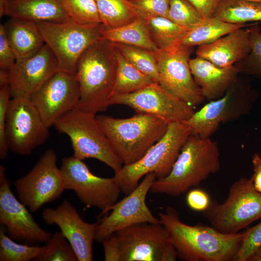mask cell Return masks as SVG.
I'll list each match as a JSON object with an SVG mask.
<instances>
[{
	"label": "cell",
	"mask_w": 261,
	"mask_h": 261,
	"mask_svg": "<svg viewBox=\"0 0 261 261\" xmlns=\"http://www.w3.org/2000/svg\"><path fill=\"white\" fill-rule=\"evenodd\" d=\"M159 216L177 258L184 261H233L245 234V231L225 234L212 226L201 223L187 224L171 206H168Z\"/></svg>",
	"instance_id": "1"
},
{
	"label": "cell",
	"mask_w": 261,
	"mask_h": 261,
	"mask_svg": "<svg viewBox=\"0 0 261 261\" xmlns=\"http://www.w3.org/2000/svg\"><path fill=\"white\" fill-rule=\"evenodd\" d=\"M117 70L114 44L102 38L89 46L77 62L80 96L75 108L96 115L111 105Z\"/></svg>",
	"instance_id": "2"
},
{
	"label": "cell",
	"mask_w": 261,
	"mask_h": 261,
	"mask_svg": "<svg viewBox=\"0 0 261 261\" xmlns=\"http://www.w3.org/2000/svg\"><path fill=\"white\" fill-rule=\"evenodd\" d=\"M220 168L218 143L210 137L191 134L168 175L156 179L150 192L177 197L199 186Z\"/></svg>",
	"instance_id": "3"
},
{
	"label": "cell",
	"mask_w": 261,
	"mask_h": 261,
	"mask_svg": "<svg viewBox=\"0 0 261 261\" xmlns=\"http://www.w3.org/2000/svg\"><path fill=\"white\" fill-rule=\"evenodd\" d=\"M97 121L112 148L123 165L141 159L165 134L169 123L146 114L115 118L96 116Z\"/></svg>",
	"instance_id": "4"
},
{
	"label": "cell",
	"mask_w": 261,
	"mask_h": 261,
	"mask_svg": "<svg viewBox=\"0 0 261 261\" xmlns=\"http://www.w3.org/2000/svg\"><path fill=\"white\" fill-rule=\"evenodd\" d=\"M191 134L189 128L184 122L169 123L163 137L141 159L132 164L123 165L115 173L114 177L121 192L129 194L149 173H154L157 179L168 175Z\"/></svg>",
	"instance_id": "5"
},
{
	"label": "cell",
	"mask_w": 261,
	"mask_h": 261,
	"mask_svg": "<svg viewBox=\"0 0 261 261\" xmlns=\"http://www.w3.org/2000/svg\"><path fill=\"white\" fill-rule=\"evenodd\" d=\"M71 142L73 156L81 160L95 159L105 163L115 173L123 163L112 148L100 126L96 115L74 108L60 117L54 125Z\"/></svg>",
	"instance_id": "6"
},
{
	"label": "cell",
	"mask_w": 261,
	"mask_h": 261,
	"mask_svg": "<svg viewBox=\"0 0 261 261\" xmlns=\"http://www.w3.org/2000/svg\"><path fill=\"white\" fill-rule=\"evenodd\" d=\"M107 239L115 248L116 261H175L178 258L168 232L160 223L133 224Z\"/></svg>",
	"instance_id": "7"
},
{
	"label": "cell",
	"mask_w": 261,
	"mask_h": 261,
	"mask_svg": "<svg viewBox=\"0 0 261 261\" xmlns=\"http://www.w3.org/2000/svg\"><path fill=\"white\" fill-rule=\"evenodd\" d=\"M203 212L211 225L219 232L237 233L261 218V193L254 188L252 176L243 177L231 186L223 203L211 201Z\"/></svg>",
	"instance_id": "8"
},
{
	"label": "cell",
	"mask_w": 261,
	"mask_h": 261,
	"mask_svg": "<svg viewBox=\"0 0 261 261\" xmlns=\"http://www.w3.org/2000/svg\"><path fill=\"white\" fill-rule=\"evenodd\" d=\"M258 96L248 80L239 79L222 96L210 101L183 122L189 128L191 134L210 137L221 124L247 115Z\"/></svg>",
	"instance_id": "9"
},
{
	"label": "cell",
	"mask_w": 261,
	"mask_h": 261,
	"mask_svg": "<svg viewBox=\"0 0 261 261\" xmlns=\"http://www.w3.org/2000/svg\"><path fill=\"white\" fill-rule=\"evenodd\" d=\"M45 44L58 62L59 70L75 74L78 60L91 44L102 38V24L83 25L70 17L62 22H36Z\"/></svg>",
	"instance_id": "10"
},
{
	"label": "cell",
	"mask_w": 261,
	"mask_h": 261,
	"mask_svg": "<svg viewBox=\"0 0 261 261\" xmlns=\"http://www.w3.org/2000/svg\"><path fill=\"white\" fill-rule=\"evenodd\" d=\"M60 170L65 189L73 190L86 207L98 208L101 215L117 202L121 191L114 177L94 175L83 160L63 158Z\"/></svg>",
	"instance_id": "11"
},
{
	"label": "cell",
	"mask_w": 261,
	"mask_h": 261,
	"mask_svg": "<svg viewBox=\"0 0 261 261\" xmlns=\"http://www.w3.org/2000/svg\"><path fill=\"white\" fill-rule=\"evenodd\" d=\"M57 160L55 152L47 149L30 171L14 183L20 201L33 213L59 198L65 189Z\"/></svg>",
	"instance_id": "12"
},
{
	"label": "cell",
	"mask_w": 261,
	"mask_h": 261,
	"mask_svg": "<svg viewBox=\"0 0 261 261\" xmlns=\"http://www.w3.org/2000/svg\"><path fill=\"white\" fill-rule=\"evenodd\" d=\"M50 136L30 99L12 98L5 122V137L9 149L14 153L29 155L44 144Z\"/></svg>",
	"instance_id": "13"
},
{
	"label": "cell",
	"mask_w": 261,
	"mask_h": 261,
	"mask_svg": "<svg viewBox=\"0 0 261 261\" xmlns=\"http://www.w3.org/2000/svg\"><path fill=\"white\" fill-rule=\"evenodd\" d=\"M193 47L176 44L156 53L159 84L193 108L205 99L195 81L189 66Z\"/></svg>",
	"instance_id": "14"
},
{
	"label": "cell",
	"mask_w": 261,
	"mask_h": 261,
	"mask_svg": "<svg viewBox=\"0 0 261 261\" xmlns=\"http://www.w3.org/2000/svg\"><path fill=\"white\" fill-rule=\"evenodd\" d=\"M110 104L129 106L137 113L151 116L169 124L185 121L194 112L192 107L156 82L130 93L114 96Z\"/></svg>",
	"instance_id": "15"
},
{
	"label": "cell",
	"mask_w": 261,
	"mask_h": 261,
	"mask_svg": "<svg viewBox=\"0 0 261 261\" xmlns=\"http://www.w3.org/2000/svg\"><path fill=\"white\" fill-rule=\"evenodd\" d=\"M156 179L154 173L147 174L134 189L110 207V214L98 223L95 241L102 243L115 232L137 223H160L145 202L147 193Z\"/></svg>",
	"instance_id": "16"
},
{
	"label": "cell",
	"mask_w": 261,
	"mask_h": 261,
	"mask_svg": "<svg viewBox=\"0 0 261 261\" xmlns=\"http://www.w3.org/2000/svg\"><path fill=\"white\" fill-rule=\"evenodd\" d=\"M0 223L11 239L29 245L46 243L52 235L39 226L26 206L14 196L2 165L0 166Z\"/></svg>",
	"instance_id": "17"
},
{
	"label": "cell",
	"mask_w": 261,
	"mask_h": 261,
	"mask_svg": "<svg viewBox=\"0 0 261 261\" xmlns=\"http://www.w3.org/2000/svg\"><path fill=\"white\" fill-rule=\"evenodd\" d=\"M75 74L58 70L30 97L44 124L50 128L75 108L80 99Z\"/></svg>",
	"instance_id": "18"
},
{
	"label": "cell",
	"mask_w": 261,
	"mask_h": 261,
	"mask_svg": "<svg viewBox=\"0 0 261 261\" xmlns=\"http://www.w3.org/2000/svg\"><path fill=\"white\" fill-rule=\"evenodd\" d=\"M58 70L57 58L46 44L33 56L16 59L9 70L11 97L30 99Z\"/></svg>",
	"instance_id": "19"
},
{
	"label": "cell",
	"mask_w": 261,
	"mask_h": 261,
	"mask_svg": "<svg viewBox=\"0 0 261 261\" xmlns=\"http://www.w3.org/2000/svg\"><path fill=\"white\" fill-rule=\"evenodd\" d=\"M42 219L48 225L56 224L73 247L78 261H93L92 245L98 222L84 221L68 200L55 208H46Z\"/></svg>",
	"instance_id": "20"
},
{
	"label": "cell",
	"mask_w": 261,
	"mask_h": 261,
	"mask_svg": "<svg viewBox=\"0 0 261 261\" xmlns=\"http://www.w3.org/2000/svg\"><path fill=\"white\" fill-rule=\"evenodd\" d=\"M189 66L195 81L209 101L222 96L237 82L240 74L235 65L220 67L198 56L190 59Z\"/></svg>",
	"instance_id": "21"
},
{
	"label": "cell",
	"mask_w": 261,
	"mask_h": 261,
	"mask_svg": "<svg viewBox=\"0 0 261 261\" xmlns=\"http://www.w3.org/2000/svg\"><path fill=\"white\" fill-rule=\"evenodd\" d=\"M250 51L249 29L239 28L210 44L198 46L196 56L222 67L243 60Z\"/></svg>",
	"instance_id": "22"
},
{
	"label": "cell",
	"mask_w": 261,
	"mask_h": 261,
	"mask_svg": "<svg viewBox=\"0 0 261 261\" xmlns=\"http://www.w3.org/2000/svg\"><path fill=\"white\" fill-rule=\"evenodd\" d=\"M4 26L16 59L33 56L45 44L36 22L10 17Z\"/></svg>",
	"instance_id": "23"
},
{
	"label": "cell",
	"mask_w": 261,
	"mask_h": 261,
	"mask_svg": "<svg viewBox=\"0 0 261 261\" xmlns=\"http://www.w3.org/2000/svg\"><path fill=\"white\" fill-rule=\"evenodd\" d=\"M6 15L37 22H62L69 19L62 0H10Z\"/></svg>",
	"instance_id": "24"
},
{
	"label": "cell",
	"mask_w": 261,
	"mask_h": 261,
	"mask_svg": "<svg viewBox=\"0 0 261 261\" xmlns=\"http://www.w3.org/2000/svg\"><path fill=\"white\" fill-rule=\"evenodd\" d=\"M102 33L103 38L113 43L134 46L153 52L160 50L153 41L146 22L140 16L118 27L103 26Z\"/></svg>",
	"instance_id": "25"
},
{
	"label": "cell",
	"mask_w": 261,
	"mask_h": 261,
	"mask_svg": "<svg viewBox=\"0 0 261 261\" xmlns=\"http://www.w3.org/2000/svg\"><path fill=\"white\" fill-rule=\"evenodd\" d=\"M246 26V24L227 22L215 16L204 18L187 31L179 44L193 47L210 44L230 32Z\"/></svg>",
	"instance_id": "26"
},
{
	"label": "cell",
	"mask_w": 261,
	"mask_h": 261,
	"mask_svg": "<svg viewBox=\"0 0 261 261\" xmlns=\"http://www.w3.org/2000/svg\"><path fill=\"white\" fill-rule=\"evenodd\" d=\"M116 49L117 70L112 97L133 92L155 82L150 77L129 62L116 48Z\"/></svg>",
	"instance_id": "27"
},
{
	"label": "cell",
	"mask_w": 261,
	"mask_h": 261,
	"mask_svg": "<svg viewBox=\"0 0 261 261\" xmlns=\"http://www.w3.org/2000/svg\"><path fill=\"white\" fill-rule=\"evenodd\" d=\"M215 16L237 24L261 21V2L247 0H220Z\"/></svg>",
	"instance_id": "28"
},
{
	"label": "cell",
	"mask_w": 261,
	"mask_h": 261,
	"mask_svg": "<svg viewBox=\"0 0 261 261\" xmlns=\"http://www.w3.org/2000/svg\"><path fill=\"white\" fill-rule=\"evenodd\" d=\"M146 22L152 39L160 49L179 44L188 30L169 18L163 16H140Z\"/></svg>",
	"instance_id": "29"
},
{
	"label": "cell",
	"mask_w": 261,
	"mask_h": 261,
	"mask_svg": "<svg viewBox=\"0 0 261 261\" xmlns=\"http://www.w3.org/2000/svg\"><path fill=\"white\" fill-rule=\"evenodd\" d=\"M102 24L113 28L129 23L139 16L130 0H95Z\"/></svg>",
	"instance_id": "30"
},
{
	"label": "cell",
	"mask_w": 261,
	"mask_h": 261,
	"mask_svg": "<svg viewBox=\"0 0 261 261\" xmlns=\"http://www.w3.org/2000/svg\"><path fill=\"white\" fill-rule=\"evenodd\" d=\"M114 44L116 49L129 62L150 77L155 82L159 83L157 52L122 44Z\"/></svg>",
	"instance_id": "31"
},
{
	"label": "cell",
	"mask_w": 261,
	"mask_h": 261,
	"mask_svg": "<svg viewBox=\"0 0 261 261\" xmlns=\"http://www.w3.org/2000/svg\"><path fill=\"white\" fill-rule=\"evenodd\" d=\"M6 229L0 228V261H29L43 253L46 249L42 246L28 244H20L7 235Z\"/></svg>",
	"instance_id": "32"
},
{
	"label": "cell",
	"mask_w": 261,
	"mask_h": 261,
	"mask_svg": "<svg viewBox=\"0 0 261 261\" xmlns=\"http://www.w3.org/2000/svg\"><path fill=\"white\" fill-rule=\"evenodd\" d=\"M250 51L242 61L235 64L240 73L261 79V31L257 24L249 29Z\"/></svg>",
	"instance_id": "33"
},
{
	"label": "cell",
	"mask_w": 261,
	"mask_h": 261,
	"mask_svg": "<svg viewBox=\"0 0 261 261\" xmlns=\"http://www.w3.org/2000/svg\"><path fill=\"white\" fill-rule=\"evenodd\" d=\"M45 245L46 250L34 261H78L73 247L60 231L55 232Z\"/></svg>",
	"instance_id": "34"
},
{
	"label": "cell",
	"mask_w": 261,
	"mask_h": 261,
	"mask_svg": "<svg viewBox=\"0 0 261 261\" xmlns=\"http://www.w3.org/2000/svg\"><path fill=\"white\" fill-rule=\"evenodd\" d=\"M69 17L83 25L102 24L95 0H62Z\"/></svg>",
	"instance_id": "35"
},
{
	"label": "cell",
	"mask_w": 261,
	"mask_h": 261,
	"mask_svg": "<svg viewBox=\"0 0 261 261\" xmlns=\"http://www.w3.org/2000/svg\"><path fill=\"white\" fill-rule=\"evenodd\" d=\"M168 18L189 30L204 18L188 0H170Z\"/></svg>",
	"instance_id": "36"
},
{
	"label": "cell",
	"mask_w": 261,
	"mask_h": 261,
	"mask_svg": "<svg viewBox=\"0 0 261 261\" xmlns=\"http://www.w3.org/2000/svg\"><path fill=\"white\" fill-rule=\"evenodd\" d=\"M261 246V221L245 231L241 246L233 261H248Z\"/></svg>",
	"instance_id": "37"
},
{
	"label": "cell",
	"mask_w": 261,
	"mask_h": 261,
	"mask_svg": "<svg viewBox=\"0 0 261 261\" xmlns=\"http://www.w3.org/2000/svg\"><path fill=\"white\" fill-rule=\"evenodd\" d=\"M130 1L139 16L168 18L170 0H130Z\"/></svg>",
	"instance_id": "38"
},
{
	"label": "cell",
	"mask_w": 261,
	"mask_h": 261,
	"mask_svg": "<svg viewBox=\"0 0 261 261\" xmlns=\"http://www.w3.org/2000/svg\"><path fill=\"white\" fill-rule=\"evenodd\" d=\"M9 85L0 87V159H5L9 150L5 137L6 114L11 99Z\"/></svg>",
	"instance_id": "39"
},
{
	"label": "cell",
	"mask_w": 261,
	"mask_h": 261,
	"mask_svg": "<svg viewBox=\"0 0 261 261\" xmlns=\"http://www.w3.org/2000/svg\"><path fill=\"white\" fill-rule=\"evenodd\" d=\"M14 54L9 43L4 26L0 25V70L9 71L16 61Z\"/></svg>",
	"instance_id": "40"
},
{
	"label": "cell",
	"mask_w": 261,
	"mask_h": 261,
	"mask_svg": "<svg viewBox=\"0 0 261 261\" xmlns=\"http://www.w3.org/2000/svg\"><path fill=\"white\" fill-rule=\"evenodd\" d=\"M188 207L196 211H204L209 206L211 200L209 195L202 189L195 188L188 191L186 198Z\"/></svg>",
	"instance_id": "41"
},
{
	"label": "cell",
	"mask_w": 261,
	"mask_h": 261,
	"mask_svg": "<svg viewBox=\"0 0 261 261\" xmlns=\"http://www.w3.org/2000/svg\"><path fill=\"white\" fill-rule=\"evenodd\" d=\"M203 18L214 17L220 0H188Z\"/></svg>",
	"instance_id": "42"
},
{
	"label": "cell",
	"mask_w": 261,
	"mask_h": 261,
	"mask_svg": "<svg viewBox=\"0 0 261 261\" xmlns=\"http://www.w3.org/2000/svg\"><path fill=\"white\" fill-rule=\"evenodd\" d=\"M253 174L252 175L253 185L256 190L261 193V156L257 153L252 158Z\"/></svg>",
	"instance_id": "43"
},
{
	"label": "cell",
	"mask_w": 261,
	"mask_h": 261,
	"mask_svg": "<svg viewBox=\"0 0 261 261\" xmlns=\"http://www.w3.org/2000/svg\"><path fill=\"white\" fill-rule=\"evenodd\" d=\"M9 85V71L0 70V87Z\"/></svg>",
	"instance_id": "44"
},
{
	"label": "cell",
	"mask_w": 261,
	"mask_h": 261,
	"mask_svg": "<svg viewBox=\"0 0 261 261\" xmlns=\"http://www.w3.org/2000/svg\"><path fill=\"white\" fill-rule=\"evenodd\" d=\"M248 261H261V246L251 256Z\"/></svg>",
	"instance_id": "45"
},
{
	"label": "cell",
	"mask_w": 261,
	"mask_h": 261,
	"mask_svg": "<svg viewBox=\"0 0 261 261\" xmlns=\"http://www.w3.org/2000/svg\"><path fill=\"white\" fill-rule=\"evenodd\" d=\"M250 0V1H257V2H261V0Z\"/></svg>",
	"instance_id": "46"
},
{
	"label": "cell",
	"mask_w": 261,
	"mask_h": 261,
	"mask_svg": "<svg viewBox=\"0 0 261 261\" xmlns=\"http://www.w3.org/2000/svg\"><path fill=\"white\" fill-rule=\"evenodd\" d=\"M5 0L6 1H9V0Z\"/></svg>",
	"instance_id": "47"
}]
</instances>
